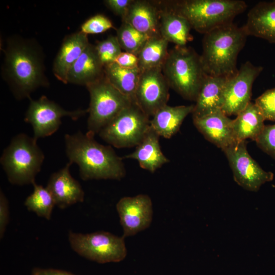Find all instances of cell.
Instances as JSON below:
<instances>
[{
    "instance_id": "8fae6325",
    "label": "cell",
    "mask_w": 275,
    "mask_h": 275,
    "mask_svg": "<svg viewBox=\"0 0 275 275\" xmlns=\"http://www.w3.org/2000/svg\"><path fill=\"white\" fill-rule=\"evenodd\" d=\"M223 151L235 181L243 188L257 191L262 185L273 180V174L264 171L250 155L246 141L237 142Z\"/></svg>"
},
{
    "instance_id": "ffe728a7",
    "label": "cell",
    "mask_w": 275,
    "mask_h": 275,
    "mask_svg": "<svg viewBox=\"0 0 275 275\" xmlns=\"http://www.w3.org/2000/svg\"><path fill=\"white\" fill-rule=\"evenodd\" d=\"M160 9L152 3L133 0L125 16L122 18L135 30L150 37L159 33Z\"/></svg>"
},
{
    "instance_id": "cb8c5ba5",
    "label": "cell",
    "mask_w": 275,
    "mask_h": 275,
    "mask_svg": "<svg viewBox=\"0 0 275 275\" xmlns=\"http://www.w3.org/2000/svg\"><path fill=\"white\" fill-rule=\"evenodd\" d=\"M159 33L169 42L176 46H184L193 39L190 34L192 29L188 21L183 16L170 9L159 8Z\"/></svg>"
},
{
    "instance_id": "4316f807",
    "label": "cell",
    "mask_w": 275,
    "mask_h": 275,
    "mask_svg": "<svg viewBox=\"0 0 275 275\" xmlns=\"http://www.w3.org/2000/svg\"><path fill=\"white\" fill-rule=\"evenodd\" d=\"M169 43L160 35L150 37L146 41L137 55L141 72L162 68L168 56Z\"/></svg>"
},
{
    "instance_id": "5b68a950",
    "label": "cell",
    "mask_w": 275,
    "mask_h": 275,
    "mask_svg": "<svg viewBox=\"0 0 275 275\" xmlns=\"http://www.w3.org/2000/svg\"><path fill=\"white\" fill-rule=\"evenodd\" d=\"M171 88L185 99L196 101L205 76L201 56L186 46H176L169 51L162 67Z\"/></svg>"
},
{
    "instance_id": "8992f818",
    "label": "cell",
    "mask_w": 275,
    "mask_h": 275,
    "mask_svg": "<svg viewBox=\"0 0 275 275\" xmlns=\"http://www.w3.org/2000/svg\"><path fill=\"white\" fill-rule=\"evenodd\" d=\"M33 137L19 133L4 150L0 162L12 184H33L40 171L44 155Z\"/></svg>"
},
{
    "instance_id": "e575fe53",
    "label": "cell",
    "mask_w": 275,
    "mask_h": 275,
    "mask_svg": "<svg viewBox=\"0 0 275 275\" xmlns=\"http://www.w3.org/2000/svg\"><path fill=\"white\" fill-rule=\"evenodd\" d=\"M132 1L133 0H106L104 3L115 15L123 18Z\"/></svg>"
},
{
    "instance_id": "7402d4cb",
    "label": "cell",
    "mask_w": 275,
    "mask_h": 275,
    "mask_svg": "<svg viewBox=\"0 0 275 275\" xmlns=\"http://www.w3.org/2000/svg\"><path fill=\"white\" fill-rule=\"evenodd\" d=\"M159 135L150 126L142 141L134 151L125 158L137 160L140 167L153 173L162 165L170 161L162 152Z\"/></svg>"
},
{
    "instance_id": "484cf974",
    "label": "cell",
    "mask_w": 275,
    "mask_h": 275,
    "mask_svg": "<svg viewBox=\"0 0 275 275\" xmlns=\"http://www.w3.org/2000/svg\"><path fill=\"white\" fill-rule=\"evenodd\" d=\"M104 75L111 84L123 95L134 100L141 71L122 67L115 62L104 67Z\"/></svg>"
},
{
    "instance_id": "52a82bcc",
    "label": "cell",
    "mask_w": 275,
    "mask_h": 275,
    "mask_svg": "<svg viewBox=\"0 0 275 275\" xmlns=\"http://www.w3.org/2000/svg\"><path fill=\"white\" fill-rule=\"evenodd\" d=\"M86 87L90 97L87 133L94 136L134 100L116 89L105 75Z\"/></svg>"
},
{
    "instance_id": "d590c367",
    "label": "cell",
    "mask_w": 275,
    "mask_h": 275,
    "mask_svg": "<svg viewBox=\"0 0 275 275\" xmlns=\"http://www.w3.org/2000/svg\"><path fill=\"white\" fill-rule=\"evenodd\" d=\"M115 62L119 66L129 69L139 68V59L137 55L128 52H121Z\"/></svg>"
},
{
    "instance_id": "8d00e7d4",
    "label": "cell",
    "mask_w": 275,
    "mask_h": 275,
    "mask_svg": "<svg viewBox=\"0 0 275 275\" xmlns=\"http://www.w3.org/2000/svg\"><path fill=\"white\" fill-rule=\"evenodd\" d=\"M32 275H75L69 272L53 268H34Z\"/></svg>"
},
{
    "instance_id": "30bf717a",
    "label": "cell",
    "mask_w": 275,
    "mask_h": 275,
    "mask_svg": "<svg viewBox=\"0 0 275 275\" xmlns=\"http://www.w3.org/2000/svg\"><path fill=\"white\" fill-rule=\"evenodd\" d=\"M29 99L30 104L25 113L24 121L32 125L33 138L36 140L55 133L61 125L63 117H68L76 120L88 113V109L65 110L44 95L36 100L31 97Z\"/></svg>"
},
{
    "instance_id": "d6a6232c",
    "label": "cell",
    "mask_w": 275,
    "mask_h": 275,
    "mask_svg": "<svg viewBox=\"0 0 275 275\" xmlns=\"http://www.w3.org/2000/svg\"><path fill=\"white\" fill-rule=\"evenodd\" d=\"M255 142L261 150L275 159V124L265 125Z\"/></svg>"
},
{
    "instance_id": "5bb4252c",
    "label": "cell",
    "mask_w": 275,
    "mask_h": 275,
    "mask_svg": "<svg viewBox=\"0 0 275 275\" xmlns=\"http://www.w3.org/2000/svg\"><path fill=\"white\" fill-rule=\"evenodd\" d=\"M124 238L134 236L149 228L153 210L150 197L146 194L124 197L116 204Z\"/></svg>"
},
{
    "instance_id": "4dcf8cb0",
    "label": "cell",
    "mask_w": 275,
    "mask_h": 275,
    "mask_svg": "<svg viewBox=\"0 0 275 275\" xmlns=\"http://www.w3.org/2000/svg\"><path fill=\"white\" fill-rule=\"evenodd\" d=\"M114 28L111 20L105 15L98 14L88 19L80 27V32L88 34H98Z\"/></svg>"
},
{
    "instance_id": "44dd1931",
    "label": "cell",
    "mask_w": 275,
    "mask_h": 275,
    "mask_svg": "<svg viewBox=\"0 0 275 275\" xmlns=\"http://www.w3.org/2000/svg\"><path fill=\"white\" fill-rule=\"evenodd\" d=\"M248 36H253L275 44V2H261L249 12L243 25Z\"/></svg>"
},
{
    "instance_id": "83f0119b",
    "label": "cell",
    "mask_w": 275,
    "mask_h": 275,
    "mask_svg": "<svg viewBox=\"0 0 275 275\" xmlns=\"http://www.w3.org/2000/svg\"><path fill=\"white\" fill-rule=\"evenodd\" d=\"M33 185V191L26 198L24 204L28 210L49 220L56 205L54 199L46 187L38 185L35 182Z\"/></svg>"
},
{
    "instance_id": "2e32d148",
    "label": "cell",
    "mask_w": 275,
    "mask_h": 275,
    "mask_svg": "<svg viewBox=\"0 0 275 275\" xmlns=\"http://www.w3.org/2000/svg\"><path fill=\"white\" fill-rule=\"evenodd\" d=\"M71 165L68 162L63 168L52 173L46 186L52 195L56 205L60 209L84 200L85 193L81 185L70 174Z\"/></svg>"
},
{
    "instance_id": "7a4b0ae2",
    "label": "cell",
    "mask_w": 275,
    "mask_h": 275,
    "mask_svg": "<svg viewBox=\"0 0 275 275\" xmlns=\"http://www.w3.org/2000/svg\"><path fill=\"white\" fill-rule=\"evenodd\" d=\"M65 151L69 162L79 167L83 180H120L126 175L122 158L110 146H104L94 136L81 131L64 136Z\"/></svg>"
},
{
    "instance_id": "1f68e13d",
    "label": "cell",
    "mask_w": 275,
    "mask_h": 275,
    "mask_svg": "<svg viewBox=\"0 0 275 275\" xmlns=\"http://www.w3.org/2000/svg\"><path fill=\"white\" fill-rule=\"evenodd\" d=\"M265 120L275 121V88L268 89L255 102Z\"/></svg>"
},
{
    "instance_id": "9a60e30c",
    "label": "cell",
    "mask_w": 275,
    "mask_h": 275,
    "mask_svg": "<svg viewBox=\"0 0 275 275\" xmlns=\"http://www.w3.org/2000/svg\"><path fill=\"white\" fill-rule=\"evenodd\" d=\"M193 119L194 125L204 138L222 150L237 142L233 130V120L222 109Z\"/></svg>"
},
{
    "instance_id": "f1b7e54d",
    "label": "cell",
    "mask_w": 275,
    "mask_h": 275,
    "mask_svg": "<svg viewBox=\"0 0 275 275\" xmlns=\"http://www.w3.org/2000/svg\"><path fill=\"white\" fill-rule=\"evenodd\" d=\"M116 37L122 49L136 55L150 38L124 21L117 30Z\"/></svg>"
},
{
    "instance_id": "7c38bea8",
    "label": "cell",
    "mask_w": 275,
    "mask_h": 275,
    "mask_svg": "<svg viewBox=\"0 0 275 275\" xmlns=\"http://www.w3.org/2000/svg\"><path fill=\"white\" fill-rule=\"evenodd\" d=\"M263 69L246 61L234 75L227 78L222 108L226 115H237L247 106L251 102L253 83Z\"/></svg>"
},
{
    "instance_id": "603a6c76",
    "label": "cell",
    "mask_w": 275,
    "mask_h": 275,
    "mask_svg": "<svg viewBox=\"0 0 275 275\" xmlns=\"http://www.w3.org/2000/svg\"><path fill=\"white\" fill-rule=\"evenodd\" d=\"M194 105L171 106L166 105L150 119V126L159 135L170 139L179 129L184 119L192 112Z\"/></svg>"
},
{
    "instance_id": "6da1fadb",
    "label": "cell",
    "mask_w": 275,
    "mask_h": 275,
    "mask_svg": "<svg viewBox=\"0 0 275 275\" xmlns=\"http://www.w3.org/2000/svg\"><path fill=\"white\" fill-rule=\"evenodd\" d=\"M3 51L2 77L17 99L29 98L38 88L48 86L44 53L34 39L10 37Z\"/></svg>"
},
{
    "instance_id": "ba28073f",
    "label": "cell",
    "mask_w": 275,
    "mask_h": 275,
    "mask_svg": "<svg viewBox=\"0 0 275 275\" xmlns=\"http://www.w3.org/2000/svg\"><path fill=\"white\" fill-rule=\"evenodd\" d=\"M150 119L133 101L99 132L105 142L118 148L137 146L150 128Z\"/></svg>"
},
{
    "instance_id": "d4e9b609",
    "label": "cell",
    "mask_w": 275,
    "mask_h": 275,
    "mask_svg": "<svg viewBox=\"0 0 275 275\" xmlns=\"http://www.w3.org/2000/svg\"><path fill=\"white\" fill-rule=\"evenodd\" d=\"M232 121L233 130L237 142L251 139L255 141L263 130L265 120L255 103L250 102Z\"/></svg>"
},
{
    "instance_id": "d6986e66",
    "label": "cell",
    "mask_w": 275,
    "mask_h": 275,
    "mask_svg": "<svg viewBox=\"0 0 275 275\" xmlns=\"http://www.w3.org/2000/svg\"><path fill=\"white\" fill-rule=\"evenodd\" d=\"M104 75V66L98 57L95 45L89 43L70 68L67 75V82L87 87Z\"/></svg>"
},
{
    "instance_id": "9c48e42d",
    "label": "cell",
    "mask_w": 275,
    "mask_h": 275,
    "mask_svg": "<svg viewBox=\"0 0 275 275\" xmlns=\"http://www.w3.org/2000/svg\"><path fill=\"white\" fill-rule=\"evenodd\" d=\"M124 238L106 231L68 233L70 245L75 253L102 264L119 262L126 258L127 251Z\"/></svg>"
},
{
    "instance_id": "836d02e7",
    "label": "cell",
    "mask_w": 275,
    "mask_h": 275,
    "mask_svg": "<svg viewBox=\"0 0 275 275\" xmlns=\"http://www.w3.org/2000/svg\"><path fill=\"white\" fill-rule=\"evenodd\" d=\"M9 221V202L3 191H0V237L3 238Z\"/></svg>"
},
{
    "instance_id": "4fadbf2b",
    "label": "cell",
    "mask_w": 275,
    "mask_h": 275,
    "mask_svg": "<svg viewBox=\"0 0 275 275\" xmlns=\"http://www.w3.org/2000/svg\"><path fill=\"white\" fill-rule=\"evenodd\" d=\"M170 88L162 68L142 71L134 101L147 116L152 117L157 111L167 104Z\"/></svg>"
},
{
    "instance_id": "3957f363",
    "label": "cell",
    "mask_w": 275,
    "mask_h": 275,
    "mask_svg": "<svg viewBox=\"0 0 275 275\" xmlns=\"http://www.w3.org/2000/svg\"><path fill=\"white\" fill-rule=\"evenodd\" d=\"M248 35L244 26L233 22L217 27L204 35L201 61L205 74L230 77L238 71L237 57Z\"/></svg>"
},
{
    "instance_id": "277c9868",
    "label": "cell",
    "mask_w": 275,
    "mask_h": 275,
    "mask_svg": "<svg viewBox=\"0 0 275 275\" xmlns=\"http://www.w3.org/2000/svg\"><path fill=\"white\" fill-rule=\"evenodd\" d=\"M166 8L184 17L192 29L203 35L233 22L247 8L240 0H181L167 2Z\"/></svg>"
},
{
    "instance_id": "f546056e",
    "label": "cell",
    "mask_w": 275,
    "mask_h": 275,
    "mask_svg": "<svg viewBox=\"0 0 275 275\" xmlns=\"http://www.w3.org/2000/svg\"><path fill=\"white\" fill-rule=\"evenodd\" d=\"M98 57L104 67L115 62L122 52L116 36H109L105 39L98 42L95 45Z\"/></svg>"
},
{
    "instance_id": "ac0fdd59",
    "label": "cell",
    "mask_w": 275,
    "mask_h": 275,
    "mask_svg": "<svg viewBox=\"0 0 275 275\" xmlns=\"http://www.w3.org/2000/svg\"><path fill=\"white\" fill-rule=\"evenodd\" d=\"M227 78L205 74L194 104L193 118H200L222 109Z\"/></svg>"
},
{
    "instance_id": "e0dca14e",
    "label": "cell",
    "mask_w": 275,
    "mask_h": 275,
    "mask_svg": "<svg viewBox=\"0 0 275 275\" xmlns=\"http://www.w3.org/2000/svg\"><path fill=\"white\" fill-rule=\"evenodd\" d=\"M88 35L79 31L67 35L54 59L52 70L55 77L65 84H67L68 72L87 47Z\"/></svg>"
}]
</instances>
